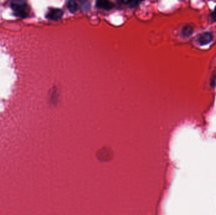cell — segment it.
<instances>
[{"instance_id":"cell-5","label":"cell","mask_w":216,"mask_h":215,"mask_svg":"<svg viewBox=\"0 0 216 215\" xmlns=\"http://www.w3.org/2000/svg\"><path fill=\"white\" fill-rule=\"evenodd\" d=\"M67 8L71 12H75L78 9V5L74 1H70L67 3Z\"/></svg>"},{"instance_id":"cell-6","label":"cell","mask_w":216,"mask_h":215,"mask_svg":"<svg viewBox=\"0 0 216 215\" xmlns=\"http://www.w3.org/2000/svg\"><path fill=\"white\" fill-rule=\"evenodd\" d=\"M193 32V28L191 26H186L183 29L182 33L184 36H189Z\"/></svg>"},{"instance_id":"cell-2","label":"cell","mask_w":216,"mask_h":215,"mask_svg":"<svg viewBox=\"0 0 216 215\" xmlns=\"http://www.w3.org/2000/svg\"><path fill=\"white\" fill-rule=\"evenodd\" d=\"M63 15V12L58 8H53L51 9L46 15V17L52 20H57L59 19H61Z\"/></svg>"},{"instance_id":"cell-3","label":"cell","mask_w":216,"mask_h":215,"mask_svg":"<svg viewBox=\"0 0 216 215\" xmlns=\"http://www.w3.org/2000/svg\"><path fill=\"white\" fill-rule=\"evenodd\" d=\"M213 36L212 33L208 32H205L201 33L199 37H198V42L201 46H204L209 44V43L212 40Z\"/></svg>"},{"instance_id":"cell-1","label":"cell","mask_w":216,"mask_h":215,"mask_svg":"<svg viewBox=\"0 0 216 215\" xmlns=\"http://www.w3.org/2000/svg\"><path fill=\"white\" fill-rule=\"evenodd\" d=\"M10 6L13 10L15 12L16 16L22 17V18H25L27 16V13L25 10L26 6V3L25 2L21 0H15L11 2Z\"/></svg>"},{"instance_id":"cell-8","label":"cell","mask_w":216,"mask_h":215,"mask_svg":"<svg viewBox=\"0 0 216 215\" xmlns=\"http://www.w3.org/2000/svg\"><path fill=\"white\" fill-rule=\"evenodd\" d=\"M212 17L213 18L216 20V7L215 8V10H214V12L212 13Z\"/></svg>"},{"instance_id":"cell-7","label":"cell","mask_w":216,"mask_h":215,"mask_svg":"<svg viewBox=\"0 0 216 215\" xmlns=\"http://www.w3.org/2000/svg\"><path fill=\"white\" fill-rule=\"evenodd\" d=\"M211 84L214 86H215L216 85V76H214V78L212 79V83Z\"/></svg>"},{"instance_id":"cell-4","label":"cell","mask_w":216,"mask_h":215,"mask_svg":"<svg viewBox=\"0 0 216 215\" xmlns=\"http://www.w3.org/2000/svg\"><path fill=\"white\" fill-rule=\"evenodd\" d=\"M97 6L104 10H110L114 6V5L108 1H99L96 3Z\"/></svg>"}]
</instances>
